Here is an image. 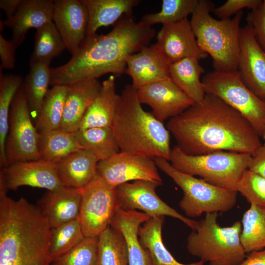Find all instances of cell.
Wrapping results in <instances>:
<instances>
[{
    "label": "cell",
    "instance_id": "cell-19",
    "mask_svg": "<svg viewBox=\"0 0 265 265\" xmlns=\"http://www.w3.org/2000/svg\"><path fill=\"white\" fill-rule=\"evenodd\" d=\"M171 63L157 43L148 45L127 59L126 74L136 89L170 77Z\"/></svg>",
    "mask_w": 265,
    "mask_h": 265
},
{
    "label": "cell",
    "instance_id": "cell-11",
    "mask_svg": "<svg viewBox=\"0 0 265 265\" xmlns=\"http://www.w3.org/2000/svg\"><path fill=\"white\" fill-rule=\"evenodd\" d=\"M31 113L22 86L12 102L5 151L7 166L40 159L39 133L33 125Z\"/></svg>",
    "mask_w": 265,
    "mask_h": 265
},
{
    "label": "cell",
    "instance_id": "cell-25",
    "mask_svg": "<svg viewBox=\"0 0 265 265\" xmlns=\"http://www.w3.org/2000/svg\"><path fill=\"white\" fill-rule=\"evenodd\" d=\"M98 161L90 152L80 149L56 164L58 176L64 186L79 189L97 174Z\"/></svg>",
    "mask_w": 265,
    "mask_h": 265
},
{
    "label": "cell",
    "instance_id": "cell-9",
    "mask_svg": "<svg viewBox=\"0 0 265 265\" xmlns=\"http://www.w3.org/2000/svg\"><path fill=\"white\" fill-rule=\"evenodd\" d=\"M201 80L206 94L218 97L241 113L261 137L265 128V102L244 84L238 70H214Z\"/></svg>",
    "mask_w": 265,
    "mask_h": 265
},
{
    "label": "cell",
    "instance_id": "cell-7",
    "mask_svg": "<svg viewBox=\"0 0 265 265\" xmlns=\"http://www.w3.org/2000/svg\"><path fill=\"white\" fill-rule=\"evenodd\" d=\"M251 156L226 151L191 155L176 145L171 149L169 161L183 173L199 176L212 185L237 191L238 183L248 169Z\"/></svg>",
    "mask_w": 265,
    "mask_h": 265
},
{
    "label": "cell",
    "instance_id": "cell-12",
    "mask_svg": "<svg viewBox=\"0 0 265 265\" xmlns=\"http://www.w3.org/2000/svg\"><path fill=\"white\" fill-rule=\"evenodd\" d=\"M161 185L149 181L137 180L118 186L116 193L120 209L139 210L150 217L169 216L181 220L194 230L197 221L181 214L158 195L156 188Z\"/></svg>",
    "mask_w": 265,
    "mask_h": 265
},
{
    "label": "cell",
    "instance_id": "cell-16",
    "mask_svg": "<svg viewBox=\"0 0 265 265\" xmlns=\"http://www.w3.org/2000/svg\"><path fill=\"white\" fill-rule=\"evenodd\" d=\"M52 21L67 49L75 53L86 37L88 16L82 0H55Z\"/></svg>",
    "mask_w": 265,
    "mask_h": 265
},
{
    "label": "cell",
    "instance_id": "cell-15",
    "mask_svg": "<svg viewBox=\"0 0 265 265\" xmlns=\"http://www.w3.org/2000/svg\"><path fill=\"white\" fill-rule=\"evenodd\" d=\"M8 189L22 186L58 190L64 187L57 173L56 164L38 160L21 161L0 168Z\"/></svg>",
    "mask_w": 265,
    "mask_h": 265
},
{
    "label": "cell",
    "instance_id": "cell-6",
    "mask_svg": "<svg viewBox=\"0 0 265 265\" xmlns=\"http://www.w3.org/2000/svg\"><path fill=\"white\" fill-rule=\"evenodd\" d=\"M218 213H206L187 238L189 254L209 265H238L246 257L241 240V222L228 227L217 222Z\"/></svg>",
    "mask_w": 265,
    "mask_h": 265
},
{
    "label": "cell",
    "instance_id": "cell-47",
    "mask_svg": "<svg viewBox=\"0 0 265 265\" xmlns=\"http://www.w3.org/2000/svg\"><path fill=\"white\" fill-rule=\"evenodd\" d=\"M261 137L263 138V140H264V143L265 144V130L262 133V135L261 136Z\"/></svg>",
    "mask_w": 265,
    "mask_h": 265
},
{
    "label": "cell",
    "instance_id": "cell-23",
    "mask_svg": "<svg viewBox=\"0 0 265 265\" xmlns=\"http://www.w3.org/2000/svg\"><path fill=\"white\" fill-rule=\"evenodd\" d=\"M101 85L97 79H92L67 85L61 129L71 132L79 130L85 113L98 95Z\"/></svg>",
    "mask_w": 265,
    "mask_h": 265
},
{
    "label": "cell",
    "instance_id": "cell-33",
    "mask_svg": "<svg viewBox=\"0 0 265 265\" xmlns=\"http://www.w3.org/2000/svg\"><path fill=\"white\" fill-rule=\"evenodd\" d=\"M29 71L22 87L32 116L36 119L51 83V68L40 63L29 64Z\"/></svg>",
    "mask_w": 265,
    "mask_h": 265
},
{
    "label": "cell",
    "instance_id": "cell-36",
    "mask_svg": "<svg viewBox=\"0 0 265 265\" xmlns=\"http://www.w3.org/2000/svg\"><path fill=\"white\" fill-rule=\"evenodd\" d=\"M98 265H129L125 238L110 226L98 237Z\"/></svg>",
    "mask_w": 265,
    "mask_h": 265
},
{
    "label": "cell",
    "instance_id": "cell-20",
    "mask_svg": "<svg viewBox=\"0 0 265 265\" xmlns=\"http://www.w3.org/2000/svg\"><path fill=\"white\" fill-rule=\"evenodd\" d=\"M53 0H22L13 17L2 22V26L10 28L12 32L11 40L17 48L25 39L28 31L36 29L52 21Z\"/></svg>",
    "mask_w": 265,
    "mask_h": 265
},
{
    "label": "cell",
    "instance_id": "cell-29",
    "mask_svg": "<svg viewBox=\"0 0 265 265\" xmlns=\"http://www.w3.org/2000/svg\"><path fill=\"white\" fill-rule=\"evenodd\" d=\"M38 149L40 159L54 164L83 149L73 132L61 129L39 133Z\"/></svg>",
    "mask_w": 265,
    "mask_h": 265
},
{
    "label": "cell",
    "instance_id": "cell-39",
    "mask_svg": "<svg viewBox=\"0 0 265 265\" xmlns=\"http://www.w3.org/2000/svg\"><path fill=\"white\" fill-rule=\"evenodd\" d=\"M98 238H86L52 265H98Z\"/></svg>",
    "mask_w": 265,
    "mask_h": 265
},
{
    "label": "cell",
    "instance_id": "cell-13",
    "mask_svg": "<svg viewBox=\"0 0 265 265\" xmlns=\"http://www.w3.org/2000/svg\"><path fill=\"white\" fill-rule=\"evenodd\" d=\"M158 166L153 159L119 151L99 161L97 174L112 186L137 180L162 184Z\"/></svg>",
    "mask_w": 265,
    "mask_h": 265
},
{
    "label": "cell",
    "instance_id": "cell-14",
    "mask_svg": "<svg viewBox=\"0 0 265 265\" xmlns=\"http://www.w3.org/2000/svg\"><path fill=\"white\" fill-rule=\"evenodd\" d=\"M137 92L140 103L150 106L161 122L180 115L194 103L170 77L144 85Z\"/></svg>",
    "mask_w": 265,
    "mask_h": 265
},
{
    "label": "cell",
    "instance_id": "cell-8",
    "mask_svg": "<svg viewBox=\"0 0 265 265\" xmlns=\"http://www.w3.org/2000/svg\"><path fill=\"white\" fill-rule=\"evenodd\" d=\"M158 167L171 178L183 192L179 206L187 217L203 213L225 212L236 205L238 191L212 185L175 169L166 159H154Z\"/></svg>",
    "mask_w": 265,
    "mask_h": 265
},
{
    "label": "cell",
    "instance_id": "cell-38",
    "mask_svg": "<svg viewBox=\"0 0 265 265\" xmlns=\"http://www.w3.org/2000/svg\"><path fill=\"white\" fill-rule=\"evenodd\" d=\"M198 2L199 0H163L159 12L147 14L138 22L152 27L156 24L163 25L180 21L193 14Z\"/></svg>",
    "mask_w": 265,
    "mask_h": 265
},
{
    "label": "cell",
    "instance_id": "cell-34",
    "mask_svg": "<svg viewBox=\"0 0 265 265\" xmlns=\"http://www.w3.org/2000/svg\"><path fill=\"white\" fill-rule=\"evenodd\" d=\"M66 49V45L54 23L50 22L36 30L29 64L50 65L52 60Z\"/></svg>",
    "mask_w": 265,
    "mask_h": 265
},
{
    "label": "cell",
    "instance_id": "cell-30",
    "mask_svg": "<svg viewBox=\"0 0 265 265\" xmlns=\"http://www.w3.org/2000/svg\"><path fill=\"white\" fill-rule=\"evenodd\" d=\"M67 88V85H56L49 89L36 119L39 133L60 129Z\"/></svg>",
    "mask_w": 265,
    "mask_h": 265
},
{
    "label": "cell",
    "instance_id": "cell-28",
    "mask_svg": "<svg viewBox=\"0 0 265 265\" xmlns=\"http://www.w3.org/2000/svg\"><path fill=\"white\" fill-rule=\"evenodd\" d=\"M205 72L199 63V59L195 57L184 58L171 64L170 78L173 82L194 102L201 101L206 92L201 75Z\"/></svg>",
    "mask_w": 265,
    "mask_h": 265
},
{
    "label": "cell",
    "instance_id": "cell-22",
    "mask_svg": "<svg viewBox=\"0 0 265 265\" xmlns=\"http://www.w3.org/2000/svg\"><path fill=\"white\" fill-rule=\"evenodd\" d=\"M80 201L79 189L64 186L56 190H47L37 207L53 228L78 219Z\"/></svg>",
    "mask_w": 265,
    "mask_h": 265
},
{
    "label": "cell",
    "instance_id": "cell-46",
    "mask_svg": "<svg viewBox=\"0 0 265 265\" xmlns=\"http://www.w3.org/2000/svg\"><path fill=\"white\" fill-rule=\"evenodd\" d=\"M22 0H0V8L4 11L6 20L11 19L18 9Z\"/></svg>",
    "mask_w": 265,
    "mask_h": 265
},
{
    "label": "cell",
    "instance_id": "cell-44",
    "mask_svg": "<svg viewBox=\"0 0 265 265\" xmlns=\"http://www.w3.org/2000/svg\"><path fill=\"white\" fill-rule=\"evenodd\" d=\"M248 169L265 178V143L252 154Z\"/></svg>",
    "mask_w": 265,
    "mask_h": 265
},
{
    "label": "cell",
    "instance_id": "cell-3",
    "mask_svg": "<svg viewBox=\"0 0 265 265\" xmlns=\"http://www.w3.org/2000/svg\"><path fill=\"white\" fill-rule=\"evenodd\" d=\"M0 192V265H52L51 227L37 206Z\"/></svg>",
    "mask_w": 265,
    "mask_h": 265
},
{
    "label": "cell",
    "instance_id": "cell-43",
    "mask_svg": "<svg viewBox=\"0 0 265 265\" xmlns=\"http://www.w3.org/2000/svg\"><path fill=\"white\" fill-rule=\"evenodd\" d=\"M16 46L13 42L4 38L0 34V68L12 69L15 64Z\"/></svg>",
    "mask_w": 265,
    "mask_h": 265
},
{
    "label": "cell",
    "instance_id": "cell-27",
    "mask_svg": "<svg viewBox=\"0 0 265 265\" xmlns=\"http://www.w3.org/2000/svg\"><path fill=\"white\" fill-rule=\"evenodd\" d=\"M164 220L163 216L150 217L138 231L140 243L148 251L152 265H204L205 262L201 260L190 264H183L176 260L162 241Z\"/></svg>",
    "mask_w": 265,
    "mask_h": 265
},
{
    "label": "cell",
    "instance_id": "cell-35",
    "mask_svg": "<svg viewBox=\"0 0 265 265\" xmlns=\"http://www.w3.org/2000/svg\"><path fill=\"white\" fill-rule=\"evenodd\" d=\"M241 222L240 240L246 252L265 248V209L250 204Z\"/></svg>",
    "mask_w": 265,
    "mask_h": 265
},
{
    "label": "cell",
    "instance_id": "cell-37",
    "mask_svg": "<svg viewBox=\"0 0 265 265\" xmlns=\"http://www.w3.org/2000/svg\"><path fill=\"white\" fill-rule=\"evenodd\" d=\"M85 238L78 219L51 228L50 256L52 263L72 250Z\"/></svg>",
    "mask_w": 265,
    "mask_h": 265
},
{
    "label": "cell",
    "instance_id": "cell-5",
    "mask_svg": "<svg viewBox=\"0 0 265 265\" xmlns=\"http://www.w3.org/2000/svg\"><path fill=\"white\" fill-rule=\"evenodd\" d=\"M214 7L210 0H199L190 21L191 28L200 48L212 58L214 70L237 71L243 11L232 18L217 20L211 15Z\"/></svg>",
    "mask_w": 265,
    "mask_h": 265
},
{
    "label": "cell",
    "instance_id": "cell-2",
    "mask_svg": "<svg viewBox=\"0 0 265 265\" xmlns=\"http://www.w3.org/2000/svg\"><path fill=\"white\" fill-rule=\"evenodd\" d=\"M155 34L152 27L125 15L110 32L86 38L67 63L51 68L50 85H68L108 73L120 77L126 73L127 58L149 45Z\"/></svg>",
    "mask_w": 265,
    "mask_h": 265
},
{
    "label": "cell",
    "instance_id": "cell-45",
    "mask_svg": "<svg viewBox=\"0 0 265 265\" xmlns=\"http://www.w3.org/2000/svg\"><path fill=\"white\" fill-rule=\"evenodd\" d=\"M238 265H265V249L250 252Z\"/></svg>",
    "mask_w": 265,
    "mask_h": 265
},
{
    "label": "cell",
    "instance_id": "cell-40",
    "mask_svg": "<svg viewBox=\"0 0 265 265\" xmlns=\"http://www.w3.org/2000/svg\"><path fill=\"white\" fill-rule=\"evenodd\" d=\"M237 191L250 204L265 209V178L246 170L237 186Z\"/></svg>",
    "mask_w": 265,
    "mask_h": 265
},
{
    "label": "cell",
    "instance_id": "cell-26",
    "mask_svg": "<svg viewBox=\"0 0 265 265\" xmlns=\"http://www.w3.org/2000/svg\"><path fill=\"white\" fill-rule=\"evenodd\" d=\"M88 16L86 38L103 26L116 24L124 15L132 14L139 0H82ZM85 38V39H86Z\"/></svg>",
    "mask_w": 265,
    "mask_h": 265
},
{
    "label": "cell",
    "instance_id": "cell-18",
    "mask_svg": "<svg viewBox=\"0 0 265 265\" xmlns=\"http://www.w3.org/2000/svg\"><path fill=\"white\" fill-rule=\"evenodd\" d=\"M157 39V44L171 64L189 57L200 60L208 55L199 47L187 18L163 25Z\"/></svg>",
    "mask_w": 265,
    "mask_h": 265
},
{
    "label": "cell",
    "instance_id": "cell-17",
    "mask_svg": "<svg viewBox=\"0 0 265 265\" xmlns=\"http://www.w3.org/2000/svg\"><path fill=\"white\" fill-rule=\"evenodd\" d=\"M238 71L244 84L265 102V53L248 25L240 31Z\"/></svg>",
    "mask_w": 265,
    "mask_h": 265
},
{
    "label": "cell",
    "instance_id": "cell-1",
    "mask_svg": "<svg viewBox=\"0 0 265 265\" xmlns=\"http://www.w3.org/2000/svg\"><path fill=\"white\" fill-rule=\"evenodd\" d=\"M166 128L176 146L191 155L220 151L252 155L263 144L260 135L241 113L210 94L170 119Z\"/></svg>",
    "mask_w": 265,
    "mask_h": 265
},
{
    "label": "cell",
    "instance_id": "cell-41",
    "mask_svg": "<svg viewBox=\"0 0 265 265\" xmlns=\"http://www.w3.org/2000/svg\"><path fill=\"white\" fill-rule=\"evenodd\" d=\"M257 43L265 53V0L246 18Z\"/></svg>",
    "mask_w": 265,
    "mask_h": 265
},
{
    "label": "cell",
    "instance_id": "cell-10",
    "mask_svg": "<svg viewBox=\"0 0 265 265\" xmlns=\"http://www.w3.org/2000/svg\"><path fill=\"white\" fill-rule=\"evenodd\" d=\"M79 190L80 201L78 220L84 235L86 238H98L109 226L120 209L116 187L107 184L97 174Z\"/></svg>",
    "mask_w": 265,
    "mask_h": 265
},
{
    "label": "cell",
    "instance_id": "cell-32",
    "mask_svg": "<svg viewBox=\"0 0 265 265\" xmlns=\"http://www.w3.org/2000/svg\"><path fill=\"white\" fill-rule=\"evenodd\" d=\"M22 77L18 75L0 73V166H7L5 145L8 129L10 108L13 99L22 86Z\"/></svg>",
    "mask_w": 265,
    "mask_h": 265
},
{
    "label": "cell",
    "instance_id": "cell-21",
    "mask_svg": "<svg viewBox=\"0 0 265 265\" xmlns=\"http://www.w3.org/2000/svg\"><path fill=\"white\" fill-rule=\"evenodd\" d=\"M150 217L136 210H118L110 226L120 232L127 245L129 265H152L148 251L140 243L138 231L141 225Z\"/></svg>",
    "mask_w": 265,
    "mask_h": 265
},
{
    "label": "cell",
    "instance_id": "cell-42",
    "mask_svg": "<svg viewBox=\"0 0 265 265\" xmlns=\"http://www.w3.org/2000/svg\"><path fill=\"white\" fill-rule=\"evenodd\" d=\"M262 0H227L224 4L214 7L212 12L220 19H228L244 8L253 10L262 3Z\"/></svg>",
    "mask_w": 265,
    "mask_h": 265
},
{
    "label": "cell",
    "instance_id": "cell-31",
    "mask_svg": "<svg viewBox=\"0 0 265 265\" xmlns=\"http://www.w3.org/2000/svg\"><path fill=\"white\" fill-rule=\"evenodd\" d=\"M73 133L82 148L91 153L98 162L120 151L111 127L78 130Z\"/></svg>",
    "mask_w": 265,
    "mask_h": 265
},
{
    "label": "cell",
    "instance_id": "cell-4",
    "mask_svg": "<svg viewBox=\"0 0 265 265\" xmlns=\"http://www.w3.org/2000/svg\"><path fill=\"white\" fill-rule=\"evenodd\" d=\"M141 105L137 89L132 84H126L120 95L111 127L120 151L169 161L170 133Z\"/></svg>",
    "mask_w": 265,
    "mask_h": 265
},
{
    "label": "cell",
    "instance_id": "cell-24",
    "mask_svg": "<svg viewBox=\"0 0 265 265\" xmlns=\"http://www.w3.org/2000/svg\"><path fill=\"white\" fill-rule=\"evenodd\" d=\"M119 97L116 92L115 77L111 75L102 82L101 89L85 113L79 130L111 128Z\"/></svg>",
    "mask_w": 265,
    "mask_h": 265
}]
</instances>
